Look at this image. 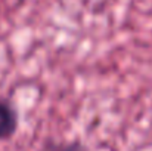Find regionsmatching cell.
<instances>
[{
  "instance_id": "6da1fadb",
  "label": "cell",
  "mask_w": 152,
  "mask_h": 151,
  "mask_svg": "<svg viewBox=\"0 0 152 151\" xmlns=\"http://www.w3.org/2000/svg\"><path fill=\"white\" fill-rule=\"evenodd\" d=\"M19 127V114L9 101L0 98V141L10 139Z\"/></svg>"
},
{
  "instance_id": "7a4b0ae2",
  "label": "cell",
  "mask_w": 152,
  "mask_h": 151,
  "mask_svg": "<svg viewBox=\"0 0 152 151\" xmlns=\"http://www.w3.org/2000/svg\"><path fill=\"white\" fill-rule=\"evenodd\" d=\"M43 151H87V148L78 141H64V142H48Z\"/></svg>"
}]
</instances>
